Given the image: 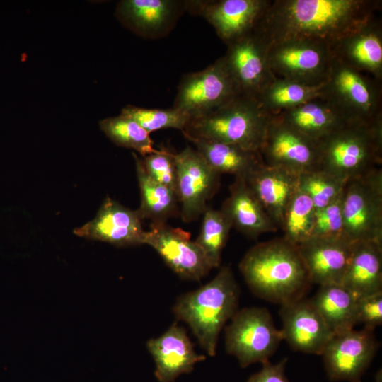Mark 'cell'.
Instances as JSON below:
<instances>
[{
    "label": "cell",
    "mask_w": 382,
    "mask_h": 382,
    "mask_svg": "<svg viewBox=\"0 0 382 382\" xmlns=\"http://www.w3.org/2000/svg\"><path fill=\"white\" fill-rule=\"evenodd\" d=\"M239 269L255 295L281 305L303 298L312 284L297 246L283 237L252 247Z\"/></svg>",
    "instance_id": "cell-2"
},
{
    "label": "cell",
    "mask_w": 382,
    "mask_h": 382,
    "mask_svg": "<svg viewBox=\"0 0 382 382\" xmlns=\"http://www.w3.org/2000/svg\"><path fill=\"white\" fill-rule=\"evenodd\" d=\"M343 236L351 243H382V170L346 182L342 195Z\"/></svg>",
    "instance_id": "cell-7"
},
{
    "label": "cell",
    "mask_w": 382,
    "mask_h": 382,
    "mask_svg": "<svg viewBox=\"0 0 382 382\" xmlns=\"http://www.w3.org/2000/svg\"><path fill=\"white\" fill-rule=\"evenodd\" d=\"M132 155L141 195L137 213L141 220L146 219L151 220L152 223H166L168 219L178 213L177 194L151 178L143 166L141 158L135 153Z\"/></svg>",
    "instance_id": "cell-29"
},
{
    "label": "cell",
    "mask_w": 382,
    "mask_h": 382,
    "mask_svg": "<svg viewBox=\"0 0 382 382\" xmlns=\"http://www.w3.org/2000/svg\"><path fill=\"white\" fill-rule=\"evenodd\" d=\"M272 116L257 98L239 94L220 108L190 119L182 132L184 137L259 150Z\"/></svg>",
    "instance_id": "cell-5"
},
{
    "label": "cell",
    "mask_w": 382,
    "mask_h": 382,
    "mask_svg": "<svg viewBox=\"0 0 382 382\" xmlns=\"http://www.w3.org/2000/svg\"><path fill=\"white\" fill-rule=\"evenodd\" d=\"M357 297L342 284L320 286L310 299L334 335L354 329L357 324Z\"/></svg>",
    "instance_id": "cell-28"
},
{
    "label": "cell",
    "mask_w": 382,
    "mask_h": 382,
    "mask_svg": "<svg viewBox=\"0 0 382 382\" xmlns=\"http://www.w3.org/2000/svg\"><path fill=\"white\" fill-rule=\"evenodd\" d=\"M173 156L181 218L185 222H190L197 219L207 208V201L219 186L220 174L211 168L199 152L190 146L173 154Z\"/></svg>",
    "instance_id": "cell-11"
},
{
    "label": "cell",
    "mask_w": 382,
    "mask_h": 382,
    "mask_svg": "<svg viewBox=\"0 0 382 382\" xmlns=\"http://www.w3.org/2000/svg\"><path fill=\"white\" fill-rule=\"evenodd\" d=\"M340 236H343L342 195L329 205L316 210L311 237Z\"/></svg>",
    "instance_id": "cell-37"
},
{
    "label": "cell",
    "mask_w": 382,
    "mask_h": 382,
    "mask_svg": "<svg viewBox=\"0 0 382 382\" xmlns=\"http://www.w3.org/2000/svg\"><path fill=\"white\" fill-rule=\"evenodd\" d=\"M185 1L173 0H123L117 4L119 21L134 33L156 38L166 35L183 11Z\"/></svg>",
    "instance_id": "cell-22"
},
{
    "label": "cell",
    "mask_w": 382,
    "mask_h": 382,
    "mask_svg": "<svg viewBox=\"0 0 382 382\" xmlns=\"http://www.w3.org/2000/svg\"><path fill=\"white\" fill-rule=\"evenodd\" d=\"M267 48L269 66L276 77L308 85L324 83L333 58L328 45L310 40H284Z\"/></svg>",
    "instance_id": "cell-10"
},
{
    "label": "cell",
    "mask_w": 382,
    "mask_h": 382,
    "mask_svg": "<svg viewBox=\"0 0 382 382\" xmlns=\"http://www.w3.org/2000/svg\"><path fill=\"white\" fill-rule=\"evenodd\" d=\"M121 115L137 122L148 133L163 129L185 128L190 117L185 113L173 108H144L128 105L121 110Z\"/></svg>",
    "instance_id": "cell-35"
},
{
    "label": "cell",
    "mask_w": 382,
    "mask_h": 382,
    "mask_svg": "<svg viewBox=\"0 0 382 382\" xmlns=\"http://www.w3.org/2000/svg\"><path fill=\"white\" fill-rule=\"evenodd\" d=\"M227 47L222 57L239 93L257 98L276 78L269 66L267 47L253 30Z\"/></svg>",
    "instance_id": "cell-16"
},
{
    "label": "cell",
    "mask_w": 382,
    "mask_h": 382,
    "mask_svg": "<svg viewBox=\"0 0 382 382\" xmlns=\"http://www.w3.org/2000/svg\"><path fill=\"white\" fill-rule=\"evenodd\" d=\"M352 247L344 236L311 237L297 245L311 282L320 286L341 284Z\"/></svg>",
    "instance_id": "cell-19"
},
{
    "label": "cell",
    "mask_w": 382,
    "mask_h": 382,
    "mask_svg": "<svg viewBox=\"0 0 382 382\" xmlns=\"http://www.w3.org/2000/svg\"><path fill=\"white\" fill-rule=\"evenodd\" d=\"M148 175L177 194V174L173 153L161 148L141 158ZM178 196V195H177Z\"/></svg>",
    "instance_id": "cell-36"
},
{
    "label": "cell",
    "mask_w": 382,
    "mask_h": 382,
    "mask_svg": "<svg viewBox=\"0 0 382 382\" xmlns=\"http://www.w3.org/2000/svg\"><path fill=\"white\" fill-rule=\"evenodd\" d=\"M373 332L364 328L332 336L321 354L330 380L361 382L378 347Z\"/></svg>",
    "instance_id": "cell-14"
},
{
    "label": "cell",
    "mask_w": 382,
    "mask_h": 382,
    "mask_svg": "<svg viewBox=\"0 0 382 382\" xmlns=\"http://www.w3.org/2000/svg\"><path fill=\"white\" fill-rule=\"evenodd\" d=\"M86 238L100 241L117 247L145 244L146 231L137 211L106 197L93 219L74 230Z\"/></svg>",
    "instance_id": "cell-17"
},
{
    "label": "cell",
    "mask_w": 382,
    "mask_h": 382,
    "mask_svg": "<svg viewBox=\"0 0 382 382\" xmlns=\"http://www.w3.org/2000/svg\"><path fill=\"white\" fill-rule=\"evenodd\" d=\"M357 324L374 330L382 323V291L361 296L357 303Z\"/></svg>",
    "instance_id": "cell-38"
},
{
    "label": "cell",
    "mask_w": 382,
    "mask_h": 382,
    "mask_svg": "<svg viewBox=\"0 0 382 382\" xmlns=\"http://www.w3.org/2000/svg\"><path fill=\"white\" fill-rule=\"evenodd\" d=\"M239 94L221 57L205 69L182 78L173 108L190 120L220 108Z\"/></svg>",
    "instance_id": "cell-9"
},
{
    "label": "cell",
    "mask_w": 382,
    "mask_h": 382,
    "mask_svg": "<svg viewBox=\"0 0 382 382\" xmlns=\"http://www.w3.org/2000/svg\"><path fill=\"white\" fill-rule=\"evenodd\" d=\"M244 180L277 228H281L286 208L299 189V175L265 164Z\"/></svg>",
    "instance_id": "cell-23"
},
{
    "label": "cell",
    "mask_w": 382,
    "mask_h": 382,
    "mask_svg": "<svg viewBox=\"0 0 382 382\" xmlns=\"http://www.w3.org/2000/svg\"><path fill=\"white\" fill-rule=\"evenodd\" d=\"M346 182L320 169L299 175V189L312 200L316 209L335 202L342 194Z\"/></svg>",
    "instance_id": "cell-34"
},
{
    "label": "cell",
    "mask_w": 382,
    "mask_h": 382,
    "mask_svg": "<svg viewBox=\"0 0 382 382\" xmlns=\"http://www.w3.org/2000/svg\"><path fill=\"white\" fill-rule=\"evenodd\" d=\"M156 365L155 376L158 382H173L183 374L191 372L195 364L206 357L197 354L186 330L173 323L161 335L146 343Z\"/></svg>",
    "instance_id": "cell-20"
},
{
    "label": "cell",
    "mask_w": 382,
    "mask_h": 382,
    "mask_svg": "<svg viewBox=\"0 0 382 382\" xmlns=\"http://www.w3.org/2000/svg\"><path fill=\"white\" fill-rule=\"evenodd\" d=\"M286 359L273 364L267 361L262 363V369L253 374L247 382H289L284 374Z\"/></svg>",
    "instance_id": "cell-39"
},
{
    "label": "cell",
    "mask_w": 382,
    "mask_h": 382,
    "mask_svg": "<svg viewBox=\"0 0 382 382\" xmlns=\"http://www.w3.org/2000/svg\"><path fill=\"white\" fill-rule=\"evenodd\" d=\"M315 212L311 198L298 189L284 212L281 226L283 238L296 246L311 238Z\"/></svg>",
    "instance_id": "cell-31"
},
{
    "label": "cell",
    "mask_w": 382,
    "mask_h": 382,
    "mask_svg": "<svg viewBox=\"0 0 382 382\" xmlns=\"http://www.w3.org/2000/svg\"><path fill=\"white\" fill-rule=\"evenodd\" d=\"M229 192L220 210L232 227L252 238L278 231L243 178L236 177Z\"/></svg>",
    "instance_id": "cell-24"
},
{
    "label": "cell",
    "mask_w": 382,
    "mask_h": 382,
    "mask_svg": "<svg viewBox=\"0 0 382 382\" xmlns=\"http://www.w3.org/2000/svg\"><path fill=\"white\" fill-rule=\"evenodd\" d=\"M200 232L195 241L203 251L212 268L220 266L222 250L232 225L221 210L207 207L204 211Z\"/></svg>",
    "instance_id": "cell-32"
},
{
    "label": "cell",
    "mask_w": 382,
    "mask_h": 382,
    "mask_svg": "<svg viewBox=\"0 0 382 382\" xmlns=\"http://www.w3.org/2000/svg\"><path fill=\"white\" fill-rule=\"evenodd\" d=\"M284 340L265 308L238 310L225 328L226 352L238 359L241 366L269 361Z\"/></svg>",
    "instance_id": "cell-8"
},
{
    "label": "cell",
    "mask_w": 382,
    "mask_h": 382,
    "mask_svg": "<svg viewBox=\"0 0 382 382\" xmlns=\"http://www.w3.org/2000/svg\"><path fill=\"white\" fill-rule=\"evenodd\" d=\"M281 306L284 340L295 351L322 354L334 334L311 300L301 298Z\"/></svg>",
    "instance_id": "cell-18"
},
{
    "label": "cell",
    "mask_w": 382,
    "mask_h": 382,
    "mask_svg": "<svg viewBox=\"0 0 382 382\" xmlns=\"http://www.w3.org/2000/svg\"><path fill=\"white\" fill-rule=\"evenodd\" d=\"M318 169L347 182L382 162V116L349 122L318 142Z\"/></svg>",
    "instance_id": "cell-4"
},
{
    "label": "cell",
    "mask_w": 382,
    "mask_h": 382,
    "mask_svg": "<svg viewBox=\"0 0 382 382\" xmlns=\"http://www.w3.org/2000/svg\"><path fill=\"white\" fill-rule=\"evenodd\" d=\"M271 0L185 1V11L202 16L226 45L251 33Z\"/></svg>",
    "instance_id": "cell-15"
},
{
    "label": "cell",
    "mask_w": 382,
    "mask_h": 382,
    "mask_svg": "<svg viewBox=\"0 0 382 382\" xmlns=\"http://www.w3.org/2000/svg\"><path fill=\"white\" fill-rule=\"evenodd\" d=\"M239 295L231 269L224 266L210 282L180 295L173 312L178 320L189 325L199 345L214 357L221 330L238 311Z\"/></svg>",
    "instance_id": "cell-3"
},
{
    "label": "cell",
    "mask_w": 382,
    "mask_h": 382,
    "mask_svg": "<svg viewBox=\"0 0 382 382\" xmlns=\"http://www.w3.org/2000/svg\"><path fill=\"white\" fill-rule=\"evenodd\" d=\"M185 137L209 167L220 175L228 173L245 179L265 165L259 150L202 138Z\"/></svg>",
    "instance_id": "cell-26"
},
{
    "label": "cell",
    "mask_w": 382,
    "mask_h": 382,
    "mask_svg": "<svg viewBox=\"0 0 382 382\" xmlns=\"http://www.w3.org/2000/svg\"><path fill=\"white\" fill-rule=\"evenodd\" d=\"M274 116L316 142L350 122L321 96Z\"/></svg>",
    "instance_id": "cell-25"
},
{
    "label": "cell",
    "mask_w": 382,
    "mask_h": 382,
    "mask_svg": "<svg viewBox=\"0 0 382 382\" xmlns=\"http://www.w3.org/2000/svg\"><path fill=\"white\" fill-rule=\"evenodd\" d=\"M341 284L357 298L382 291V243H354Z\"/></svg>",
    "instance_id": "cell-27"
},
{
    "label": "cell",
    "mask_w": 382,
    "mask_h": 382,
    "mask_svg": "<svg viewBox=\"0 0 382 382\" xmlns=\"http://www.w3.org/2000/svg\"><path fill=\"white\" fill-rule=\"evenodd\" d=\"M323 84L308 85L276 77L257 100L266 112L275 115L320 96Z\"/></svg>",
    "instance_id": "cell-30"
},
{
    "label": "cell",
    "mask_w": 382,
    "mask_h": 382,
    "mask_svg": "<svg viewBox=\"0 0 382 382\" xmlns=\"http://www.w3.org/2000/svg\"><path fill=\"white\" fill-rule=\"evenodd\" d=\"M332 57L382 80V24L376 17L330 47Z\"/></svg>",
    "instance_id": "cell-21"
},
{
    "label": "cell",
    "mask_w": 382,
    "mask_h": 382,
    "mask_svg": "<svg viewBox=\"0 0 382 382\" xmlns=\"http://www.w3.org/2000/svg\"><path fill=\"white\" fill-rule=\"evenodd\" d=\"M145 244L152 247L180 278L200 281L212 269L190 233L166 223H151Z\"/></svg>",
    "instance_id": "cell-13"
},
{
    "label": "cell",
    "mask_w": 382,
    "mask_h": 382,
    "mask_svg": "<svg viewBox=\"0 0 382 382\" xmlns=\"http://www.w3.org/2000/svg\"><path fill=\"white\" fill-rule=\"evenodd\" d=\"M321 96L350 122H369L382 116L381 82L334 57Z\"/></svg>",
    "instance_id": "cell-6"
},
{
    "label": "cell",
    "mask_w": 382,
    "mask_h": 382,
    "mask_svg": "<svg viewBox=\"0 0 382 382\" xmlns=\"http://www.w3.org/2000/svg\"><path fill=\"white\" fill-rule=\"evenodd\" d=\"M100 129L116 145L132 149L142 157L156 151L154 141L144 129L132 119L120 115L99 122Z\"/></svg>",
    "instance_id": "cell-33"
},
{
    "label": "cell",
    "mask_w": 382,
    "mask_h": 382,
    "mask_svg": "<svg viewBox=\"0 0 382 382\" xmlns=\"http://www.w3.org/2000/svg\"><path fill=\"white\" fill-rule=\"evenodd\" d=\"M265 165L296 175L318 169V142L272 116L259 149Z\"/></svg>",
    "instance_id": "cell-12"
},
{
    "label": "cell",
    "mask_w": 382,
    "mask_h": 382,
    "mask_svg": "<svg viewBox=\"0 0 382 382\" xmlns=\"http://www.w3.org/2000/svg\"><path fill=\"white\" fill-rule=\"evenodd\" d=\"M381 0H271L253 30L264 44L305 40L330 47L375 18Z\"/></svg>",
    "instance_id": "cell-1"
}]
</instances>
